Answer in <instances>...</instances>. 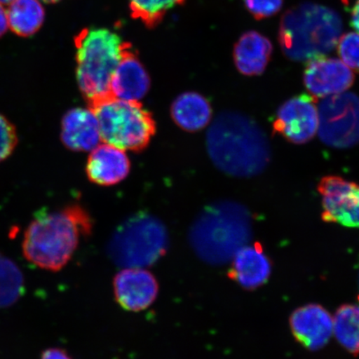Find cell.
I'll return each mask as SVG.
<instances>
[{
	"label": "cell",
	"instance_id": "5",
	"mask_svg": "<svg viewBox=\"0 0 359 359\" xmlns=\"http://www.w3.org/2000/svg\"><path fill=\"white\" fill-rule=\"evenodd\" d=\"M129 45L107 29H84L76 36V73L88 104L111 96L112 74Z\"/></svg>",
	"mask_w": 359,
	"mask_h": 359
},
{
	"label": "cell",
	"instance_id": "11",
	"mask_svg": "<svg viewBox=\"0 0 359 359\" xmlns=\"http://www.w3.org/2000/svg\"><path fill=\"white\" fill-rule=\"evenodd\" d=\"M114 293L119 306L129 312H141L156 302L159 284L145 268H123L114 276Z\"/></svg>",
	"mask_w": 359,
	"mask_h": 359
},
{
	"label": "cell",
	"instance_id": "28",
	"mask_svg": "<svg viewBox=\"0 0 359 359\" xmlns=\"http://www.w3.org/2000/svg\"><path fill=\"white\" fill-rule=\"evenodd\" d=\"M8 29V17L4 8L0 6V36L4 34Z\"/></svg>",
	"mask_w": 359,
	"mask_h": 359
},
{
	"label": "cell",
	"instance_id": "20",
	"mask_svg": "<svg viewBox=\"0 0 359 359\" xmlns=\"http://www.w3.org/2000/svg\"><path fill=\"white\" fill-rule=\"evenodd\" d=\"M45 12L39 0H15L8 11V22L13 33L29 37L41 28Z\"/></svg>",
	"mask_w": 359,
	"mask_h": 359
},
{
	"label": "cell",
	"instance_id": "12",
	"mask_svg": "<svg viewBox=\"0 0 359 359\" xmlns=\"http://www.w3.org/2000/svg\"><path fill=\"white\" fill-rule=\"evenodd\" d=\"M354 79L353 71L342 60L326 56L308 61L304 73L305 87L316 100L347 91Z\"/></svg>",
	"mask_w": 359,
	"mask_h": 359
},
{
	"label": "cell",
	"instance_id": "32",
	"mask_svg": "<svg viewBox=\"0 0 359 359\" xmlns=\"http://www.w3.org/2000/svg\"><path fill=\"white\" fill-rule=\"evenodd\" d=\"M358 299H359V294H358Z\"/></svg>",
	"mask_w": 359,
	"mask_h": 359
},
{
	"label": "cell",
	"instance_id": "4",
	"mask_svg": "<svg viewBox=\"0 0 359 359\" xmlns=\"http://www.w3.org/2000/svg\"><path fill=\"white\" fill-rule=\"evenodd\" d=\"M342 31L338 13L320 4L302 3L282 16L279 43L289 60L308 62L333 50Z\"/></svg>",
	"mask_w": 359,
	"mask_h": 359
},
{
	"label": "cell",
	"instance_id": "21",
	"mask_svg": "<svg viewBox=\"0 0 359 359\" xmlns=\"http://www.w3.org/2000/svg\"><path fill=\"white\" fill-rule=\"evenodd\" d=\"M333 330L337 340L353 354L359 353V306L345 304L335 313Z\"/></svg>",
	"mask_w": 359,
	"mask_h": 359
},
{
	"label": "cell",
	"instance_id": "22",
	"mask_svg": "<svg viewBox=\"0 0 359 359\" xmlns=\"http://www.w3.org/2000/svg\"><path fill=\"white\" fill-rule=\"evenodd\" d=\"M25 292L24 276L17 264L0 254V309L11 306Z\"/></svg>",
	"mask_w": 359,
	"mask_h": 359
},
{
	"label": "cell",
	"instance_id": "31",
	"mask_svg": "<svg viewBox=\"0 0 359 359\" xmlns=\"http://www.w3.org/2000/svg\"><path fill=\"white\" fill-rule=\"evenodd\" d=\"M12 1H15V0H0V3L4 4H10Z\"/></svg>",
	"mask_w": 359,
	"mask_h": 359
},
{
	"label": "cell",
	"instance_id": "17",
	"mask_svg": "<svg viewBox=\"0 0 359 359\" xmlns=\"http://www.w3.org/2000/svg\"><path fill=\"white\" fill-rule=\"evenodd\" d=\"M228 276L246 290H254L267 281L271 263L264 254L262 244L241 247L235 254Z\"/></svg>",
	"mask_w": 359,
	"mask_h": 359
},
{
	"label": "cell",
	"instance_id": "26",
	"mask_svg": "<svg viewBox=\"0 0 359 359\" xmlns=\"http://www.w3.org/2000/svg\"><path fill=\"white\" fill-rule=\"evenodd\" d=\"M247 10L260 20L276 15L281 10L283 0H244Z\"/></svg>",
	"mask_w": 359,
	"mask_h": 359
},
{
	"label": "cell",
	"instance_id": "15",
	"mask_svg": "<svg viewBox=\"0 0 359 359\" xmlns=\"http://www.w3.org/2000/svg\"><path fill=\"white\" fill-rule=\"evenodd\" d=\"M131 163L125 151L104 143L97 145L89 155L86 173L90 182L102 187H110L127 178Z\"/></svg>",
	"mask_w": 359,
	"mask_h": 359
},
{
	"label": "cell",
	"instance_id": "2",
	"mask_svg": "<svg viewBox=\"0 0 359 359\" xmlns=\"http://www.w3.org/2000/svg\"><path fill=\"white\" fill-rule=\"evenodd\" d=\"M92 230V218L80 205L56 212L40 210L25 233L22 254L35 266L60 271L73 257L81 238L91 235Z\"/></svg>",
	"mask_w": 359,
	"mask_h": 359
},
{
	"label": "cell",
	"instance_id": "14",
	"mask_svg": "<svg viewBox=\"0 0 359 359\" xmlns=\"http://www.w3.org/2000/svg\"><path fill=\"white\" fill-rule=\"evenodd\" d=\"M150 87L149 74L130 44L112 74L111 95L120 100L139 101L147 95Z\"/></svg>",
	"mask_w": 359,
	"mask_h": 359
},
{
	"label": "cell",
	"instance_id": "19",
	"mask_svg": "<svg viewBox=\"0 0 359 359\" xmlns=\"http://www.w3.org/2000/svg\"><path fill=\"white\" fill-rule=\"evenodd\" d=\"M175 123L187 132L195 133L209 124L212 116L210 102L201 94L193 92L179 95L170 109Z\"/></svg>",
	"mask_w": 359,
	"mask_h": 359
},
{
	"label": "cell",
	"instance_id": "16",
	"mask_svg": "<svg viewBox=\"0 0 359 359\" xmlns=\"http://www.w3.org/2000/svg\"><path fill=\"white\" fill-rule=\"evenodd\" d=\"M100 124L89 109L75 107L66 112L61 123V140L74 151H92L101 141Z\"/></svg>",
	"mask_w": 359,
	"mask_h": 359
},
{
	"label": "cell",
	"instance_id": "24",
	"mask_svg": "<svg viewBox=\"0 0 359 359\" xmlns=\"http://www.w3.org/2000/svg\"><path fill=\"white\" fill-rule=\"evenodd\" d=\"M338 53L350 69L359 73V33L341 35L338 42Z\"/></svg>",
	"mask_w": 359,
	"mask_h": 359
},
{
	"label": "cell",
	"instance_id": "25",
	"mask_svg": "<svg viewBox=\"0 0 359 359\" xmlns=\"http://www.w3.org/2000/svg\"><path fill=\"white\" fill-rule=\"evenodd\" d=\"M18 136L15 126L0 114V163L6 160L15 151Z\"/></svg>",
	"mask_w": 359,
	"mask_h": 359
},
{
	"label": "cell",
	"instance_id": "8",
	"mask_svg": "<svg viewBox=\"0 0 359 359\" xmlns=\"http://www.w3.org/2000/svg\"><path fill=\"white\" fill-rule=\"evenodd\" d=\"M318 136L322 142L338 149L359 141V97L342 93L325 97L318 107Z\"/></svg>",
	"mask_w": 359,
	"mask_h": 359
},
{
	"label": "cell",
	"instance_id": "6",
	"mask_svg": "<svg viewBox=\"0 0 359 359\" xmlns=\"http://www.w3.org/2000/svg\"><path fill=\"white\" fill-rule=\"evenodd\" d=\"M169 235L163 222L154 215L140 212L116 229L107 245V253L116 266H151L164 257Z\"/></svg>",
	"mask_w": 359,
	"mask_h": 359
},
{
	"label": "cell",
	"instance_id": "27",
	"mask_svg": "<svg viewBox=\"0 0 359 359\" xmlns=\"http://www.w3.org/2000/svg\"><path fill=\"white\" fill-rule=\"evenodd\" d=\"M40 359H74L65 349L50 348L43 352Z\"/></svg>",
	"mask_w": 359,
	"mask_h": 359
},
{
	"label": "cell",
	"instance_id": "23",
	"mask_svg": "<svg viewBox=\"0 0 359 359\" xmlns=\"http://www.w3.org/2000/svg\"><path fill=\"white\" fill-rule=\"evenodd\" d=\"M184 2L185 0H128L133 19L140 20L150 29L159 25L169 11Z\"/></svg>",
	"mask_w": 359,
	"mask_h": 359
},
{
	"label": "cell",
	"instance_id": "29",
	"mask_svg": "<svg viewBox=\"0 0 359 359\" xmlns=\"http://www.w3.org/2000/svg\"><path fill=\"white\" fill-rule=\"evenodd\" d=\"M351 25L359 33V0L354 6L352 11Z\"/></svg>",
	"mask_w": 359,
	"mask_h": 359
},
{
	"label": "cell",
	"instance_id": "9",
	"mask_svg": "<svg viewBox=\"0 0 359 359\" xmlns=\"http://www.w3.org/2000/svg\"><path fill=\"white\" fill-rule=\"evenodd\" d=\"M318 128L316 98L302 94L283 103L273 123V133L296 145L305 144L316 136Z\"/></svg>",
	"mask_w": 359,
	"mask_h": 359
},
{
	"label": "cell",
	"instance_id": "7",
	"mask_svg": "<svg viewBox=\"0 0 359 359\" xmlns=\"http://www.w3.org/2000/svg\"><path fill=\"white\" fill-rule=\"evenodd\" d=\"M105 143L124 151H141L149 144L156 126L151 112L138 101L107 97L89 103Z\"/></svg>",
	"mask_w": 359,
	"mask_h": 359
},
{
	"label": "cell",
	"instance_id": "10",
	"mask_svg": "<svg viewBox=\"0 0 359 359\" xmlns=\"http://www.w3.org/2000/svg\"><path fill=\"white\" fill-rule=\"evenodd\" d=\"M318 191L322 196L325 222L359 228V184L327 176L320 180Z\"/></svg>",
	"mask_w": 359,
	"mask_h": 359
},
{
	"label": "cell",
	"instance_id": "30",
	"mask_svg": "<svg viewBox=\"0 0 359 359\" xmlns=\"http://www.w3.org/2000/svg\"><path fill=\"white\" fill-rule=\"evenodd\" d=\"M43 1L45 3L53 4V3L60 1V0H43Z\"/></svg>",
	"mask_w": 359,
	"mask_h": 359
},
{
	"label": "cell",
	"instance_id": "13",
	"mask_svg": "<svg viewBox=\"0 0 359 359\" xmlns=\"http://www.w3.org/2000/svg\"><path fill=\"white\" fill-rule=\"evenodd\" d=\"M290 327L299 344L308 349L318 350L331 338L333 318L321 305L308 304L292 313Z\"/></svg>",
	"mask_w": 359,
	"mask_h": 359
},
{
	"label": "cell",
	"instance_id": "3",
	"mask_svg": "<svg viewBox=\"0 0 359 359\" xmlns=\"http://www.w3.org/2000/svg\"><path fill=\"white\" fill-rule=\"evenodd\" d=\"M252 223L248 210L236 201L206 206L193 222L189 241L198 257L210 264L227 262L249 241Z\"/></svg>",
	"mask_w": 359,
	"mask_h": 359
},
{
	"label": "cell",
	"instance_id": "18",
	"mask_svg": "<svg viewBox=\"0 0 359 359\" xmlns=\"http://www.w3.org/2000/svg\"><path fill=\"white\" fill-rule=\"evenodd\" d=\"M273 46L269 39L255 31L241 35L234 48L236 69L245 76L262 74L271 60Z\"/></svg>",
	"mask_w": 359,
	"mask_h": 359
},
{
	"label": "cell",
	"instance_id": "1",
	"mask_svg": "<svg viewBox=\"0 0 359 359\" xmlns=\"http://www.w3.org/2000/svg\"><path fill=\"white\" fill-rule=\"evenodd\" d=\"M206 147L215 167L231 177L257 176L271 159V145L263 129L237 111L222 112L215 119L206 136Z\"/></svg>",
	"mask_w": 359,
	"mask_h": 359
}]
</instances>
